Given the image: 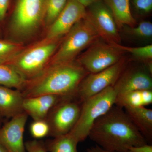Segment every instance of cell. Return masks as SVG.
Returning <instances> with one entry per match:
<instances>
[{"mask_svg": "<svg viewBox=\"0 0 152 152\" xmlns=\"http://www.w3.org/2000/svg\"><path fill=\"white\" fill-rule=\"evenodd\" d=\"M86 8L78 0H68L62 11L48 27L45 38L58 39L66 34L73 27L85 17Z\"/></svg>", "mask_w": 152, "mask_h": 152, "instance_id": "8fae6325", "label": "cell"}, {"mask_svg": "<svg viewBox=\"0 0 152 152\" xmlns=\"http://www.w3.org/2000/svg\"><path fill=\"white\" fill-rule=\"evenodd\" d=\"M126 152H152V145L147 144L129 148Z\"/></svg>", "mask_w": 152, "mask_h": 152, "instance_id": "83f0119b", "label": "cell"}, {"mask_svg": "<svg viewBox=\"0 0 152 152\" xmlns=\"http://www.w3.org/2000/svg\"><path fill=\"white\" fill-rule=\"evenodd\" d=\"M125 111L147 141L152 140V110L145 107H127Z\"/></svg>", "mask_w": 152, "mask_h": 152, "instance_id": "2e32d148", "label": "cell"}, {"mask_svg": "<svg viewBox=\"0 0 152 152\" xmlns=\"http://www.w3.org/2000/svg\"><path fill=\"white\" fill-rule=\"evenodd\" d=\"M50 127L47 120H35L31 124L30 132L35 140L43 138L50 134Z\"/></svg>", "mask_w": 152, "mask_h": 152, "instance_id": "d4e9b609", "label": "cell"}, {"mask_svg": "<svg viewBox=\"0 0 152 152\" xmlns=\"http://www.w3.org/2000/svg\"><path fill=\"white\" fill-rule=\"evenodd\" d=\"M89 74L76 61L49 66L34 78L26 81L24 98L55 95L75 98L81 82Z\"/></svg>", "mask_w": 152, "mask_h": 152, "instance_id": "7a4b0ae2", "label": "cell"}, {"mask_svg": "<svg viewBox=\"0 0 152 152\" xmlns=\"http://www.w3.org/2000/svg\"><path fill=\"white\" fill-rule=\"evenodd\" d=\"M1 30H0V34H1Z\"/></svg>", "mask_w": 152, "mask_h": 152, "instance_id": "836d02e7", "label": "cell"}, {"mask_svg": "<svg viewBox=\"0 0 152 152\" xmlns=\"http://www.w3.org/2000/svg\"><path fill=\"white\" fill-rule=\"evenodd\" d=\"M25 47L22 42L0 39V64H8Z\"/></svg>", "mask_w": 152, "mask_h": 152, "instance_id": "44dd1931", "label": "cell"}, {"mask_svg": "<svg viewBox=\"0 0 152 152\" xmlns=\"http://www.w3.org/2000/svg\"><path fill=\"white\" fill-rule=\"evenodd\" d=\"M24 99L21 91L0 86V115L11 118L24 112Z\"/></svg>", "mask_w": 152, "mask_h": 152, "instance_id": "9a60e30c", "label": "cell"}, {"mask_svg": "<svg viewBox=\"0 0 152 152\" xmlns=\"http://www.w3.org/2000/svg\"><path fill=\"white\" fill-rule=\"evenodd\" d=\"M67 97L55 95H43L24 98V112L35 120H45L52 109L64 98Z\"/></svg>", "mask_w": 152, "mask_h": 152, "instance_id": "5bb4252c", "label": "cell"}, {"mask_svg": "<svg viewBox=\"0 0 152 152\" xmlns=\"http://www.w3.org/2000/svg\"><path fill=\"white\" fill-rule=\"evenodd\" d=\"M27 152H48L47 151L45 142L42 141L34 140L25 142Z\"/></svg>", "mask_w": 152, "mask_h": 152, "instance_id": "4316f807", "label": "cell"}, {"mask_svg": "<svg viewBox=\"0 0 152 152\" xmlns=\"http://www.w3.org/2000/svg\"><path fill=\"white\" fill-rule=\"evenodd\" d=\"M85 18L92 25L100 38L112 45L120 44L121 37L113 16L103 0L86 8Z\"/></svg>", "mask_w": 152, "mask_h": 152, "instance_id": "30bf717a", "label": "cell"}, {"mask_svg": "<svg viewBox=\"0 0 152 152\" xmlns=\"http://www.w3.org/2000/svg\"><path fill=\"white\" fill-rule=\"evenodd\" d=\"M78 1L86 8L94 3L97 2L101 0H78Z\"/></svg>", "mask_w": 152, "mask_h": 152, "instance_id": "4dcf8cb0", "label": "cell"}, {"mask_svg": "<svg viewBox=\"0 0 152 152\" xmlns=\"http://www.w3.org/2000/svg\"><path fill=\"white\" fill-rule=\"evenodd\" d=\"M26 83V80L10 66L0 64V86L21 91Z\"/></svg>", "mask_w": 152, "mask_h": 152, "instance_id": "ffe728a7", "label": "cell"}, {"mask_svg": "<svg viewBox=\"0 0 152 152\" xmlns=\"http://www.w3.org/2000/svg\"><path fill=\"white\" fill-rule=\"evenodd\" d=\"M45 142L48 152H78V142L69 133Z\"/></svg>", "mask_w": 152, "mask_h": 152, "instance_id": "d6986e66", "label": "cell"}, {"mask_svg": "<svg viewBox=\"0 0 152 152\" xmlns=\"http://www.w3.org/2000/svg\"><path fill=\"white\" fill-rule=\"evenodd\" d=\"M63 37L53 39L44 38L29 46L25 47L7 65L15 69L26 81L34 78L48 67Z\"/></svg>", "mask_w": 152, "mask_h": 152, "instance_id": "3957f363", "label": "cell"}, {"mask_svg": "<svg viewBox=\"0 0 152 152\" xmlns=\"http://www.w3.org/2000/svg\"><path fill=\"white\" fill-rule=\"evenodd\" d=\"M86 152H116L111 151H107L101 147L96 145L95 146H93L87 149Z\"/></svg>", "mask_w": 152, "mask_h": 152, "instance_id": "f546056e", "label": "cell"}, {"mask_svg": "<svg viewBox=\"0 0 152 152\" xmlns=\"http://www.w3.org/2000/svg\"><path fill=\"white\" fill-rule=\"evenodd\" d=\"M2 118L3 117L0 115V128H1V124Z\"/></svg>", "mask_w": 152, "mask_h": 152, "instance_id": "d6a6232c", "label": "cell"}, {"mask_svg": "<svg viewBox=\"0 0 152 152\" xmlns=\"http://www.w3.org/2000/svg\"><path fill=\"white\" fill-rule=\"evenodd\" d=\"M88 137L102 148L116 152L148 144L124 109L115 105L96 120Z\"/></svg>", "mask_w": 152, "mask_h": 152, "instance_id": "6da1fadb", "label": "cell"}, {"mask_svg": "<svg viewBox=\"0 0 152 152\" xmlns=\"http://www.w3.org/2000/svg\"><path fill=\"white\" fill-rule=\"evenodd\" d=\"M115 46L125 53H129L140 61H143L147 64L152 61V45H147L141 47H128L122 45L121 44H115Z\"/></svg>", "mask_w": 152, "mask_h": 152, "instance_id": "cb8c5ba5", "label": "cell"}, {"mask_svg": "<svg viewBox=\"0 0 152 152\" xmlns=\"http://www.w3.org/2000/svg\"><path fill=\"white\" fill-rule=\"evenodd\" d=\"M130 3L136 14L139 15H147L151 12L152 0H130Z\"/></svg>", "mask_w": 152, "mask_h": 152, "instance_id": "484cf974", "label": "cell"}, {"mask_svg": "<svg viewBox=\"0 0 152 152\" xmlns=\"http://www.w3.org/2000/svg\"><path fill=\"white\" fill-rule=\"evenodd\" d=\"M126 67V60L123 58L118 62L104 70L88 74L81 82L75 99L82 103L108 87L113 86Z\"/></svg>", "mask_w": 152, "mask_h": 152, "instance_id": "ba28073f", "label": "cell"}, {"mask_svg": "<svg viewBox=\"0 0 152 152\" xmlns=\"http://www.w3.org/2000/svg\"><path fill=\"white\" fill-rule=\"evenodd\" d=\"M99 38L94 28L85 17L64 36L49 66L74 61L84 50Z\"/></svg>", "mask_w": 152, "mask_h": 152, "instance_id": "5b68a950", "label": "cell"}, {"mask_svg": "<svg viewBox=\"0 0 152 152\" xmlns=\"http://www.w3.org/2000/svg\"><path fill=\"white\" fill-rule=\"evenodd\" d=\"M117 95L113 86L110 87L82 103L78 120L69 132L79 143L88 138L96 120L115 105Z\"/></svg>", "mask_w": 152, "mask_h": 152, "instance_id": "8992f818", "label": "cell"}, {"mask_svg": "<svg viewBox=\"0 0 152 152\" xmlns=\"http://www.w3.org/2000/svg\"><path fill=\"white\" fill-rule=\"evenodd\" d=\"M46 0H17L10 22L12 40L22 42L34 34L44 24Z\"/></svg>", "mask_w": 152, "mask_h": 152, "instance_id": "277c9868", "label": "cell"}, {"mask_svg": "<svg viewBox=\"0 0 152 152\" xmlns=\"http://www.w3.org/2000/svg\"><path fill=\"white\" fill-rule=\"evenodd\" d=\"M152 103V90H140L117 95L115 105L124 109L145 107Z\"/></svg>", "mask_w": 152, "mask_h": 152, "instance_id": "ac0fdd59", "label": "cell"}, {"mask_svg": "<svg viewBox=\"0 0 152 152\" xmlns=\"http://www.w3.org/2000/svg\"><path fill=\"white\" fill-rule=\"evenodd\" d=\"M0 152H7L1 144H0Z\"/></svg>", "mask_w": 152, "mask_h": 152, "instance_id": "1f68e13d", "label": "cell"}, {"mask_svg": "<svg viewBox=\"0 0 152 152\" xmlns=\"http://www.w3.org/2000/svg\"><path fill=\"white\" fill-rule=\"evenodd\" d=\"M151 75L147 69L126 67L113 87L118 95L136 90H152Z\"/></svg>", "mask_w": 152, "mask_h": 152, "instance_id": "4fadbf2b", "label": "cell"}, {"mask_svg": "<svg viewBox=\"0 0 152 152\" xmlns=\"http://www.w3.org/2000/svg\"><path fill=\"white\" fill-rule=\"evenodd\" d=\"M108 7L119 30L124 26L132 27L137 25L131 10L130 0H103Z\"/></svg>", "mask_w": 152, "mask_h": 152, "instance_id": "e0dca14e", "label": "cell"}, {"mask_svg": "<svg viewBox=\"0 0 152 152\" xmlns=\"http://www.w3.org/2000/svg\"><path fill=\"white\" fill-rule=\"evenodd\" d=\"M10 0H0V22L5 18L8 10Z\"/></svg>", "mask_w": 152, "mask_h": 152, "instance_id": "f1b7e54d", "label": "cell"}, {"mask_svg": "<svg viewBox=\"0 0 152 152\" xmlns=\"http://www.w3.org/2000/svg\"><path fill=\"white\" fill-rule=\"evenodd\" d=\"M28 115L25 112L11 118L0 128V144L7 152H27L23 140Z\"/></svg>", "mask_w": 152, "mask_h": 152, "instance_id": "7c38bea8", "label": "cell"}, {"mask_svg": "<svg viewBox=\"0 0 152 152\" xmlns=\"http://www.w3.org/2000/svg\"><path fill=\"white\" fill-rule=\"evenodd\" d=\"M82 104L75 98L66 97L55 105L46 119L50 127L49 136L54 138L69 133L78 120Z\"/></svg>", "mask_w": 152, "mask_h": 152, "instance_id": "9c48e42d", "label": "cell"}, {"mask_svg": "<svg viewBox=\"0 0 152 152\" xmlns=\"http://www.w3.org/2000/svg\"><path fill=\"white\" fill-rule=\"evenodd\" d=\"M68 0H46L44 24L48 27L65 7Z\"/></svg>", "mask_w": 152, "mask_h": 152, "instance_id": "603a6c76", "label": "cell"}, {"mask_svg": "<svg viewBox=\"0 0 152 152\" xmlns=\"http://www.w3.org/2000/svg\"><path fill=\"white\" fill-rule=\"evenodd\" d=\"M121 29L125 35L134 39L148 40L152 37V23L151 22L143 21L134 26H124Z\"/></svg>", "mask_w": 152, "mask_h": 152, "instance_id": "7402d4cb", "label": "cell"}, {"mask_svg": "<svg viewBox=\"0 0 152 152\" xmlns=\"http://www.w3.org/2000/svg\"><path fill=\"white\" fill-rule=\"evenodd\" d=\"M125 52L99 38L76 59L89 73H96L118 62Z\"/></svg>", "mask_w": 152, "mask_h": 152, "instance_id": "52a82bcc", "label": "cell"}]
</instances>
